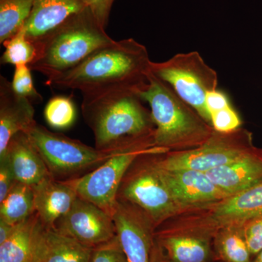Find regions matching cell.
<instances>
[{"mask_svg":"<svg viewBox=\"0 0 262 262\" xmlns=\"http://www.w3.org/2000/svg\"><path fill=\"white\" fill-rule=\"evenodd\" d=\"M151 62L144 45L133 38L115 40L46 84L58 90H77L82 96L114 91L139 95L149 82Z\"/></svg>","mask_w":262,"mask_h":262,"instance_id":"1","label":"cell"},{"mask_svg":"<svg viewBox=\"0 0 262 262\" xmlns=\"http://www.w3.org/2000/svg\"><path fill=\"white\" fill-rule=\"evenodd\" d=\"M34 0H0V43L20 32L27 21Z\"/></svg>","mask_w":262,"mask_h":262,"instance_id":"23","label":"cell"},{"mask_svg":"<svg viewBox=\"0 0 262 262\" xmlns=\"http://www.w3.org/2000/svg\"><path fill=\"white\" fill-rule=\"evenodd\" d=\"M207 222L215 230L244 227L262 215V182L204 207Z\"/></svg>","mask_w":262,"mask_h":262,"instance_id":"13","label":"cell"},{"mask_svg":"<svg viewBox=\"0 0 262 262\" xmlns=\"http://www.w3.org/2000/svg\"><path fill=\"white\" fill-rule=\"evenodd\" d=\"M44 117L50 126L65 130L73 125L77 117L75 103L67 96H57L46 104Z\"/></svg>","mask_w":262,"mask_h":262,"instance_id":"26","label":"cell"},{"mask_svg":"<svg viewBox=\"0 0 262 262\" xmlns=\"http://www.w3.org/2000/svg\"><path fill=\"white\" fill-rule=\"evenodd\" d=\"M115 42L87 8L38 42L37 57L28 67L50 80Z\"/></svg>","mask_w":262,"mask_h":262,"instance_id":"4","label":"cell"},{"mask_svg":"<svg viewBox=\"0 0 262 262\" xmlns=\"http://www.w3.org/2000/svg\"><path fill=\"white\" fill-rule=\"evenodd\" d=\"M243 233L251 254L262 250V215L242 227Z\"/></svg>","mask_w":262,"mask_h":262,"instance_id":"30","label":"cell"},{"mask_svg":"<svg viewBox=\"0 0 262 262\" xmlns=\"http://www.w3.org/2000/svg\"><path fill=\"white\" fill-rule=\"evenodd\" d=\"M166 152L152 144L132 146L117 151L89 173L69 180L79 198L94 203L113 217L119 189L131 165L143 155Z\"/></svg>","mask_w":262,"mask_h":262,"instance_id":"7","label":"cell"},{"mask_svg":"<svg viewBox=\"0 0 262 262\" xmlns=\"http://www.w3.org/2000/svg\"><path fill=\"white\" fill-rule=\"evenodd\" d=\"M16 227L17 225H11L0 220V244H3L5 241L9 238Z\"/></svg>","mask_w":262,"mask_h":262,"instance_id":"34","label":"cell"},{"mask_svg":"<svg viewBox=\"0 0 262 262\" xmlns=\"http://www.w3.org/2000/svg\"><path fill=\"white\" fill-rule=\"evenodd\" d=\"M149 103L154 122V144L167 151L193 149L204 144L214 130L173 89L151 72L139 93Z\"/></svg>","mask_w":262,"mask_h":262,"instance_id":"3","label":"cell"},{"mask_svg":"<svg viewBox=\"0 0 262 262\" xmlns=\"http://www.w3.org/2000/svg\"><path fill=\"white\" fill-rule=\"evenodd\" d=\"M151 72L211 125L206 101L208 93L218 89V75L198 52L178 53L165 61H152Z\"/></svg>","mask_w":262,"mask_h":262,"instance_id":"6","label":"cell"},{"mask_svg":"<svg viewBox=\"0 0 262 262\" xmlns=\"http://www.w3.org/2000/svg\"><path fill=\"white\" fill-rule=\"evenodd\" d=\"M40 226L36 213L17 225L9 238L0 244V262H33Z\"/></svg>","mask_w":262,"mask_h":262,"instance_id":"21","label":"cell"},{"mask_svg":"<svg viewBox=\"0 0 262 262\" xmlns=\"http://www.w3.org/2000/svg\"><path fill=\"white\" fill-rule=\"evenodd\" d=\"M216 232L204 218L199 219L192 228L164 232L159 242L171 262H207L211 255L210 237Z\"/></svg>","mask_w":262,"mask_h":262,"instance_id":"14","label":"cell"},{"mask_svg":"<svg viewBox=\"0 0 262 262\" xmlns=\"http://www.w3.org/2000/svg\"><path fill=\"white\" fill-rule=\"evenodd\" d=\"M253 262H262V250L256 254V257Z\"/></svg>","mask_w":262,"mask_h":262,"instance_id":"35","label":"cell"},{"mask_svg":"<svg viewBox=\"0 0 262 262\" xmlns=\"http://www.w3.org/2000/svg\"><path fill=\"white\" fill-rule=\"evenodd\" d=\"M94 248L41 223L33 262H91Z\"/></svg>","mask_w":262,"mask_h":262,"instance_id":"20","label":"cell"},{"mask_svg":"<svg viewBox=\"0 0 262 262\" xmlns=\"http://www.w3.org/2000/svg\"><path fill=\"white\" fill-rule=\"evenodd\" d=\"M35 123L32 101L15 94L11 82L0 76V156L15 134L26 132Z\"/></svg>","mask_w":262,"mask_h":262,"instance_id":"15","label":"cell"},{"mask_svg":"<svg viewBox=\"0 0 262 262\" xmlns=\"http://www.w3.org/2000/svg\"><path fill=\"white\" fill-rule=\"evenodd\" d=\"M4 157L17 182L34 186L53 177L40 153L25 132L18 133L12 138L5 154L0 158Z\"/></svg>","mask_w":262,"mask_h":262,"instance_id":"19","label":"cell"},{"mask_svg":"<svg viewBox=\"0 0 262 262\" xmlns=\"http://www.w3.org/2000/svg\"><path fill=\"white\" fill-rule=\"evenodd\" d=\"M82 0H34L24 28L26 35L34 44L67 21L87 9Z\"/></svg>","mask_w":262,"mask_h":262,"instance_id":"17","label":"cell"},{"mask_svg":"<svg viewBox=\"0 0 262 262\" xmlns=\"http://www.w3.org/2000/svg\"><path fill=\"white\" fill-rule=\"evenodd\" d=\"M55 179H73L88 169L96 168L117 151H105L78 140L51 132L36 122L26 131Z\"/></svg>","mask_w":262,"mask_h":262,"instance_id":"8","label":"cell"},{"mask_svg":"<svg viewBox=\"0 0 262 262\" xmlns=\"http://www.w3.org/2000/svg\"><path fill=\"white\" fill-rule=\"evenodd\" d=\"M138 93L114 91L82 96V116L94 133L95 147L115 151L141 144H154L151 112Z\"/></svg>","mask_w":262,"mask_h":262,"instance_id":"2","label":"cell"},{"mask_svg":"<svg viewBox=\"0 0 262 262\" xmlns=\"http://www.w3.org/2000/svg\"><path fill=\"white\" fill-rule=\"evenodd\" d=\"M91 262H127L117 234L108 242L93 249Z\"/></svg>","mask_w":262,"mask_h":262,"instance_id":"29","label":"cell"},{"mask_svg":"<svg viewBox=\"0 0 262 262\" xmlns=\"http://www.w3.org/2000/svg\"><path fill=\"white\" fill-rule=\"evenodd\" d=\"M254 147L252 134L242 127L229 134L214 130L210 139L198 147L156 155L155 159L165 168L206 173L238 159Z\"/></svg>","mask_w":262,"mask_h":262,"instance_id":"9","label":"cell"},{"mask_svg":"<svg viewBox=\"0 0 262 262\" xmlns=\"http://www.w3.org/2000/svg\"><path fill=\"white\" fill-rule=\"evenodd\" d=\"M206 103L210 117L212 113L220 111L232 105L227 95L218 89L208 93L207 95Z\"/></svg>","mask_w":262,"mask_h":262,"instance_id":"33","label":"cell"},{"mask_svg":"<svg viewBox=\"0 0 262 262\" xmlns=\"http://www.w3.org/2000/svg\"><path fill=\"white\" fill-rule=\"evenodd\" d=\"M3 45L5 51L1 57L2 64L29 66L37 57V46L27 38L24 27Z\"/></svg>","mask_w":262,"mask_h":262,"instance_id":"25","label":"cell"},{"mask_svg":"<svg viewBox=\"0 0 262 262\" xmlns=\"http://www.w3.org/2000/svg\"><path fill=\"white\" fill-rule=\"evenodd\" d=\"M215 247L226 262H251V253L243 233L242 227L219 229L215 234Z\"/></svg>","mask_w":262,"mask_h":262,"instance_id":"24","label":"cell"},{"mask_svg":"<svg viewBox=\"0 0 262 262\" xmlns=\"http://www.w3.org/2000/svg\"><path fill=\"white\" fill-rule=\"evenodd\" d=\"M56 229L80 244L94 248L117 235L113 217L91 202L77 198Z\"/></svg>","mask_w":262,"mask_h":262,"instance_id":"10","label":"cell"},{"mask_svg":"<svg viewBox=\"0 0 262 262\" xmlns=\"http://www.w3.org/2000/svg\"><path fill=\"white\" fill-rule=\"evenodd\" d=\"M155 164L160 175L179 204L187 211L200 209L229 196L205 172L191 169H168Z\"/></svg>","mask_w":262,"mask_h":262,"instance_id":"12","label":"cell"},{"mask_svg":"<svg viewBox=\"0 0 262 262\" xmlns=\"http://www.w3.org/2000/svg\"><path fill=\"white\" fill-rule=\"evenodd\" d=\"M34 208L41 223L48 228H56L57 222L67 214L78 194L70 180L51 177L32 186Z\"/></svg>","mask_w":262,"mask_h":262,"instance_id":"16","label":"cell"},{"mask_svg":"<svg viewBox=\"0 0 262 262\" xmlns=\"http://www.w3.org/2000/svg\"><path fill=\"white\" fill-rule=\"evenodd\" d=\"M206 173L229 195L241 192L262 182V149L255 146L238 159Z\"/></svg>","mask_w":262,"mask_h":262,"instance_id":"18","label":"cell"},{"mask_svg":"<svg viewBox=\"0 0 262 262\" xmlns=\"http://www.w3.org/2000/svg\"><path fill=\"white\" fill-rule=\"evenodd\" d=\"M15 181L14 174L6 158H0V202L6 196Z\"/></svg>","mask_w":262,"mask_h":262,"instance_id":"32","label":"cell"},{"mask_svg":"<svg viewBox=\"0 0 262 262\" xmlns=\"http://www.w3.org/2000/svg\"><path fill=\"white\" fill-rule=\"evenodd\" d=\"M35 213L32 186L15 182L3 201L0 202V220L18 225Z\"/></svg>","mask_w":262,"mask_h":262,"instance_id":"22","label":"cell"},{"mask_svg":"<svg viewBox=\"0 0 262 262\" xmlns=\"http://www.w3.org/2000/svg\"><path fill=\"white\" fill-rule=\"evenodd\" d=\"M32 70L27 65L15 67L14 74L12 80V89L18 95L34 103L42 101V96L36 90L33 82Z\"/></svg>","mask_w":262,"mask_h":262,"instance_id":"27","label":"cell"},{"mask_svg":"<svg viewBox=\"0 0 262 262\" xmlns=\"http://www.w3.org/2000/svg\"><path fill=\"white\" fill-rule=\"evenodd\" d=\"M127 262H154L155 227L137 207L117 200L113 215Z\"/></svg>","mask_w":262,"mask_h":262,"instance_id":"11","label":"cell"},{"mask_svg":"<svg viewBox=\"0 0 262 262\" xmlns=\"http://www.w3.org/2000/svg\"><path fill=\"white\" fill-rule=\"evenodd\" d=\"M211 126L221 134H229L238 130L243 121L237 112L232 105L211 115Z\"/></svg>","mask_w":262,"mask_h":262,"instance_id":"28","label":"cell"},{"mask_svg":"<svg viewBox=\"0 0 262 262\" xmlns=\"http://www.w3.org/2000/svg\"><path fill=\"white\" fill-rule=\"evenodd\" d=\"M155 155H143L127 170L117 200L137 207L155 227L187 211L174 198L155 164Z\"/></svg>","mask_w":262,"mask_h":262,"instance_id":"5","label":"cell"},{"mask_svg":"<svg viewBox=\"0 0 262 262\" xmlns=\"http://www.w3.org/2000/svg\"><path fill=\"white\" fill-rule=\"evenodd\" d=\"M91 10L98 24L106 28L110 20V13L116 0H82Z\"/></svg>","mask_w":262,"mask_h":262,"instance_id":"31","label":"cell"}]
</instances>
